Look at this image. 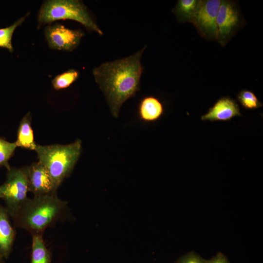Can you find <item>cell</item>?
<instances>
[{"label":"cell","instance_id":"obj_6","mask_svg":"<svg viewBox=\"0 0 263 263\" xmlns=\"http://www.w3.org/2000/svg\"><path fill=\"white\" fill-rule=\"evenodd\" d=\"M44 36L51 49L72 51L79 44L84 33L80 30L71 29L60 23H56L45 27Z\"/></svg>","mask_w":263,"mask_h":263},{"label":"cell","instance_id":"obj_18","mask_svg":"<svg viewBox=\"0 0 263 263\" xmlns=\"http://www.w3.org/2000/svg\"><path fill=\"white\" fill-rule=\"evenodd\" d=\"M199 3L196 0H180L178 1L176 11L178 15L186 18L193 17Z\"/></svg>","mask_w":263,"mask_h":263},{"label":"cell","instance_id":"obj_12","mask_svg":"<svg viewBox=\"0 0 263 263\" xmlns=\"http://www.w3.org/2000/svg\"><path fill=\"white\" fill-rule=\"evenodd\" d=\"M164 107L156 97L149 96L144 97L138 107L139 118L145 122H153L159 119L164 113Z\"/></svg>","mask_w":263,"mask_h":263},{"label":"cell","instance_id":"obj_3","mask_svg":"<svg viewBox=\"0 0 263 263\" xmlns=\"http://www.w3.org/2000/svg\"><path fill=\"white\" fill-rule=\"evenodd\" d=\"M38 162L47 169L57 188L68 177L81 152V141L67 145H39L35 150Z\"/></svg>","mask_w":263,"mask_h":263},{"label":"cell","instance_id":"obj_20","mask_svg":"<svg viewBox=\"0 0 263 263\" xmlns=\"http://www.w3.org/2000/svg\"><path fill=\"white\" fill-rule=\"evenodd\" d=\"M175 263H207V260L197 253L190 251L179 258Z\"/></svg>","mask_w":263,"mask_h":263},{"label":"cell","instance_id":"obj_1","mask_svg":"<svg viewBox=\"0 0 263 263\" xmlns=\"http://www.w3.org/2000/svg\"><path fill=\"white\" fill-rule=\"evenodd\" d=\"M144 49L129 57L103 63L93 70L95 81L105 95L115 117L118 116L123 104L139 90L143 70L141 58Z\"/></svg>","mask_w":263,"mask_h":263},{"label":"cell","instance_id":"obj_21","mask_svg":"<svg viewBox=\"0 0 263 263\" xmlns=\"http://www.w3.org/2000/svg\"><path fill=\"white\" fill-rule=\"evenodd\" d=\"M207 263H230L227 257L223 253L219 252L209 260Z\"/></svg>","mask_w":263,"mask_h":263},{"label":"cell","instance_id":"obj_9","mask_svg":"<svg viewBox=\"0 0 263 263\" xmlns=\"http://www.w3.org/2000/svg\"><path fill=\"white\" fill-rule=\"evenodd\" d=\"M236 102L229 97L219 99L208 112L202 115V120L229 121L235 116H241Z\"/></svg>","mask_w":263,"mask_h":263},{"label":"cell","instance_id":"obj_22","mask_svg":"<svg viewBox=\"0 0 263 263\" xmlns=\"http://www.w3.org/2000/svg\"><path fill=\"white\" fill-rule=\"evenodd\" d=\"M0 263H5L4 262V260L0 259Z\"/></svg>","mask_w":263,"mask_h":263},{"label":"cell","instance_id":"obj_4","mask_svg":"<svg viewBox=\"0 0 263 263\" xmlns=\"http://www.w3.org/2000/svg\"><path fill=\"white\" fill-rule=\"evenodd\" d=\"M38 25L51 24L61 19L75 20L99 35L103 32L90 16L83 2L78 0H47L42 4L37 17Z\"/></svg>","mask_w":263,"mask_h":263},{"label":"cell","instance_id":"obj_13","mask_svg":"<svg viewBox=\"0 0 263 263\" xmlns=\"http://www.w3.org/2000/svg\"><path fill=\"white\" fill-rule=\"evenodd\" d=\"M31 119V114L29 112L20 121L17 132V140L15 143L17 147L35 150L37 144L34 140Z\"/></svg>","mask_w":263,"mask_h":263},{"label":"cell","instance_id":"obj_7","mask_svg":"<svg viewBox=\"0 0 263 263\" xmlns=\"http://www.w3.org/2000/svg\"><path fill=\"white\" fill-rule=\"evenodd\" d=\"M29 191L34 196L56 194L58 188L45 167L39 162L27 167Z\"/></svg>","mask_w":263,"mask_h":263},{"label":"cell","instance_id":"obj_8","mask_svg":"<svg viewBox=\"0 0 263 263\" xmlns=\"http://www.w3.org/2000/svg\"><path fill=\"white\" fill-rule=\"evenodd\" d=\"M221 2L220 0L199 2L193 17L200 28L210 35H215L217 33V16Z\"/></svg>","mask_w":263,"mask_h":263},{"label":"cell","instance_id":"obj_5","mask_svg":"<svg viewBox=\"0 0 263 263\" xmlns=\"http://www.w3.org/2000/svg\"><path fill=\"white\" fill-rule=\"evenodd\" d=\"M28 191L27 167L8 168L5 181L0 186V198L13 220L28 198Z\"/></svg>","mask_w":263,"mask_h":263},{"label":"cell","instance_id":"obj_19","mask_svg":"<svg viewBox=\"0 0 263 263\" xmlns=\"http://www.w3.org/2000/svg\"><path fill=\"white\" fill-rule=\"evenodd\" d=\"M238 98L242 105L246 109H256L262 106L256 95L250 91H242L238 94Z\"/></svg>","mask_w":263,"mask_h":263},{"label":"cell","instance_id":"obj_14","mask_svg":"<svg viewBox=\"0 0 263 263\" xmlns=\"http://www.w3.org/2000/svg\"><path fill=\"white\" fill-rule=\"evenodd\" d=\"M30 263H51V254L45 245L43 235H32Z\"/></svg>","mask_w":263,"mask_h":263},{"label":"cell","instance_id":"obj_11","mask_svg":"<svg viewBox=\"0 0 263 263\" xmlns=\"http://www.w3.org/2000/svg\"><path fill=\"white\" fill-rule=\"evenodd\" d=\"M238 21V15L231 4L222 1L217 16V32L222 37L228 35Z\"/></svg>","mask_w":263,"mask_h":263},{"label":"cell","instance_id":"obj_10","mask_svg":"<svg viewBox=\"0 0 263 263\" xmlns=\"http://www.w3.org/2000/svg\"><path fill=\"white\" fill-rule=\"evenodd\" d=\"M10 218L6 208L0 206V259H7L13 250L16 231Z\"/></svg>","mask_w":263,"mask_h":263},{"label":"cell","instance_id":"obj_17","mask_svg":"<svg viewBox=\"0 0 263 263\" xmlns=\"http://www.w3.org/2000/svg\"><path fill=\"white\" fill-rule=\"evenodd\" d=\"M17 147L15 142H9L0 137V167L4 166L7 169L10 167L8 161L14 155Z\"/></svg>","mask_w":263,"mask_h":263},{"label":"cell","instance_id":"obj_16","mask_svg":"<svg viewBox=\"0 0 263 263\" xmlns=\"http://www.w3.org/2000/svg\"><path fill=\"white\" fill-rule=\"evenodd\" d=\"M79 73L74 69H70L56 75L52 80L53 88L56 90L66 89L77 80Z\"/></svg>","mask_w":263,"mask_h":263},{"label":"cell","instance_id":"obj_2","mask_svg":"<svg viewBox=\"0 0 263 263\" xmlns=\"http://www.w3.org/2000/svg\"><path fill=\"white\" fill-rule=\"evenodd\" d=\"M67 203L56 195L28 198L13 219L16 227L32 235L44 231L63 218Z\"/></svg>","mask_w":263,"mask_h":263},{"label":"cell","instance_id":"obj_15","mask_svg":"<svg viewBox=\"0 0 263 263\" xmlns=\"http://www.w3.org/2000/svg\"><path fill=\"white\" fill-rule=\"evenodd\" d=\"M30 13H27L24 16L21 17L10 26L0 28V47L5 48L10 53L14 51L12 43V38L16 29L21 25L28 17Z\"/></svg>","mask_w":263,"mask_h":263}]
</instances>
